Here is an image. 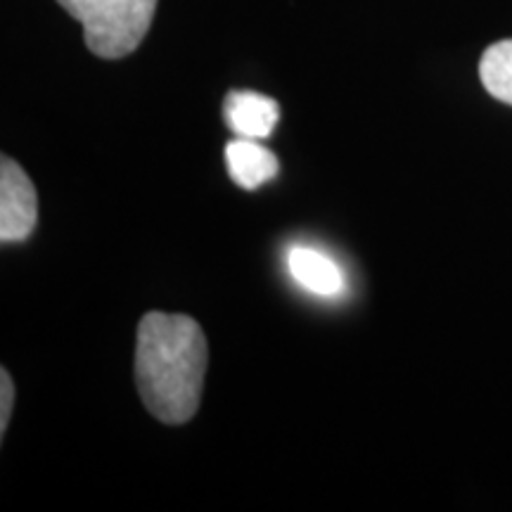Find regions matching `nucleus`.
I'll return each instance as SVG.
<instances>
[{
	"label": "nucleus",
	"instance_id": "obj_2",
	"mask_svg": "<svg viewBox=\"0 0 512 512\" xmlns=\"http://www.w3.org/2000/svg\"><path fill=\"white\" fill-rule=\"evenodd\" d=\"M83 27V41L102 60L131 55L150 31L157 0H57Z\"/></svg>",
	"mask_w": 512,
	"mask_h": 512
},
{
	"label": "nucleus",
	"instance_id": "obj_6",
	"mask_svg": "<svg viewBox=\"0 0 512 512\" xmlns=\"http://www.w3.org/2000/svg\"><path fill=\"white\" fill-rule=\"evenodd\" d=\"M290 273L299 287L318 297H337L344 290V275L330 256L311 247H294L290 252Z\"/></svg>",
	"mask_w": 512,
	"mask_h": 512
},
{
	"label": "nucleus",
	"instance_id": "obj_4",
	"mask_svg": "<svg viewBox=\"0 0 512 512\" xmlns=\"http://www.w3.org/2000/svg\"><path fill=\"white\" fill-rule=\"evenodd\" d=\"M223 119L238 138L261 140L273 133L280 119L278 102L254 91H233L223 100Z\"/></svg>",
	"mask_w": 512,
	"mask_h": 512
},
{
	"label": "nucleus",
	"instance_id": "obj_3",
	"mask_svg": "<svg viewBox=\"0 0 512 512\" xmlns=\"http://www.w3.org/2000/svg\"><path fill=\"white\" fill-rule=\"evenodd\" d=\"M38 221V195L31 178L15 159L0 162V240L24 242Z\"/></svg>",
	"mask_w": 512,
	"mask_h": 512
},
{
	"label": "nucleus",
	"instance_id": "obj_7",
	"mask_svg": "<svg viewBox=\"0 0 512 512\" xmlns=\"http://www.w3.org/2000/svg\"><path fill=\"white\" fill-rule=\"evenodd\" d=\"M479 79L496 100L512 105V38L484 50L479 62Z\"/></svg>",
	"mask_w": 512,
	"mask_h": 512
},
{
	"label": "nucleus",
	"instance_id": "obj_5",
	"mask_svg": "<svg viewBox=\"0 0 512 512\" xmlns=\"http://www.w3.org/2000/svg\"><path fill=\"white\" fill-rule=\"evenodd\" d=\"M228 174L235 185L245 190H256L278 176V157L268 147L252 138H235L226 145Z\"/></svg>",
	"mask_w": 512,
	"mask_h": 512
},
{
	"label": "nucleus",
	"instance_id": "obj_8",
	"mask_svg": "<svg viewBox=\"0 0 512 512\" xmlns=\"http://www.w3.org/2000/svg\"><path fill=\"white\" fill-rule=\"evenodd\" d=\"M0 396H3V403H0V432L5 434L10 422L12 403H15V384H12L10 373L5 368L3 373H0Z\"/></svg>",
	"mask_w": 512,
	"mask_h": 512
},
{
	"label": "nucleus",
	"instance_id": "obj_1",
	"mask_svg": "<svg viewBox=\"0 0 512 512\" xmlns=\"http://www.w3.org/2000/svg\"><path fill=\"white\" fill-rule=\"evenodd\" d=\"M207 339L185 313H145L136 339V384L145 408L166 425L197 413L207 373Z\"/></svg>",
	"mask_w": 512,
	"mask_h": 512
}]
</instances>
